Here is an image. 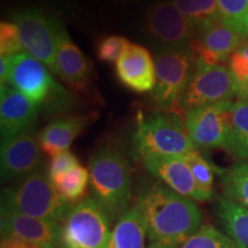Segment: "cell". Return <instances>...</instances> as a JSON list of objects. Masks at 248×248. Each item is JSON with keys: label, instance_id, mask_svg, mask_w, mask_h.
<instances>
[{"label": "cell", "instance_id": "27", "mask_svg": "<svg viewBox=\"0 0 248 248\" xmlns=\"http://www.w3.org/2000/svg\"><path fill=\"white\" fill-rule=\"evenodd\" d=\"M224 22L248 37V0H216Z\"/></svg>", "mask_w": 248, "mask_h": 248}, {"label": "cell", "instance_id": "29", "mask_svg": "<svg viewBox=\"0 0 248 248\" xmlns=\"http://www.w3.org/2000/svg\"><path fill=\"white\" fill-rule=\"evenodd\" d=\"M229 69L237 83V99H248V40L229 59Z\"/></svg>", "mask_w": 248, "mask_h": 248}, {"label": "cell", "instance_id": "28", "mask_svg": "<svg viewBox=\"0 0 248 248\" xmlns=\"http://www.w3.org/2000/svg\"><path fill=\"white\" fill-rule=\"evenodd\" d=\"M181 248H235L228 234L210 224H204L183 244Z\"/></svg>", "mask_w": 248, "mask_h": 248}, {"label": "cell", "instance_id": "30", "mask_svg": "<svg viewBox=\"0 0 248 248\" xmlns=\"http://www.w3.org/2000/svg\"><path fill=\"white\" fill-rule=\"evenodd\" d=\"M131 44L125 37L111 35L101 38L97 43V58L106 63H116L128 46Z\"/></svg>", "mask_w": 248, "mask_h": 248}, {"label": "cell", "instance_id": "1", "mask_svg": "<svg viewBox=\"0 0 248 248\" xmlns=\"http://www.w3.org/2000/svg\"><path fill=\"white\" fill-rule=\"evenodd\" d=\"M146 222V248H181L200 229L202 213L194 200L152 183L136 201Z\"/></svg>", "mask_w": 248, "mask_h": 248}, {"label": "cell", "instance_id": "7", "mask_svg": "<svg viewBox=\"0 0 248 248\" xmlns=\"http://www.w3.org/2000/svg\"><path fill=\"white\" fill-rule=\"evenodd\" d=\"M110 217L93 198L74 204L62 223L61 248H106L111 231Z\"/></svg>", "mask_w": 248, "mask_h": 248}, {"label": "cell", "instance_id": "15", "mask_svg": "<svg viewBox=\"0 0 248 248\" xmlns=\"http://www.w3.org/2000/svg\"><path fill=\"white\" fill-rule=\"evenodd\" d=\"M145 169L172 191L195 201H203L190 166L184 156L150 155L141 159Z\"/></svg>", "mask_w": 248, "mask_h": 248}, {"label": "cell", "instance_id": "10", "mask_svg": "<svg viewBox=\"0 0 248 248\" xmlns=\"http://www.w3.org/2000/svg\"><path fill=\"white\" fill-rule=\"evenodd\" d=\"M145 35L159 49L187 46L194 39L197 29L172 1L155 2L144 17Z\"/></svg>", "mask_w": 248, "mask_h": 248}, {"label": "cell", "instance_id": "26", "mask_svg": "<svg viewBox=\"0 0 248 248\" xmlns=\"http://www.w3.org/2000/svg\"><path fill=\"white\" fill-rule=\"evenodd\" d=\"M184 157L190 166L194 181L202 195L203 201L212 199L214 195V172H215L213 164H210L204 159L199 153V151L192 152V153L185 155Z\"/></svg>", "mask_w": 248, "mask_h": 248}, {"label": "cell", "instance_id": "19", "mask_svg": "<svg viewBox=\"0 0 248 248\" xmlns=\"http://www.w3.org/2000/svg\"><path fill=\"white\" fill-rule=\"evenodd\" d=\"M97 119L98 113L92 111L85 115L60 117L49 122L38 133L43 153L52 157L68 151L73 141Z\"/></svg>", "mask_w": 248, "mask_h": 248}, {"label": "cell", "instance_id": "6", "mask_svg": "<svg viewBox=\"0 0 248 248\" xmlns=\"http://www.w3.org/2000/svg\"><path fill=\"white\" fill-rule=\"evenodd\" d=\"M154 61L156 83L152 91V101L159 110L178 113L195 61L192 46L157 49Z\"/></svg>", "mask_w": 248, "mask_h": 248}, {"label": "cell", "instance_id": "21", "mask_svg": "<svg viewBox=\"0 0 248 248\" xmlns=\"http://www.w3.org/2000/svg\"><path fill=\"white\" fill-rule=\"evenodd\" d=\"M146 222L137 202L116 221L106 248H146Z\"/></svg>", "mask_w": 248, "mask_h": 248}, {"label": "cell", "instance_id": "18", "mask_svg": "<svg viewBox=\"0 0 248 248\" xmlns=\"http://www.w3.org/2000/svg\"><path fill=\"white\" fill-rule=\"evenodd\" d=\"M57 43V76L77 91L86 90L92 80L91 61L73 42L62 24L59 27Z\"/></svg>", "mask_w": 248, "mask_h": 248}, {"label": "cell", "instance_id": "31", "mask_svg": "<svg viewBox=\"0 0 248 248\" xmlns=\"http://www.w3.org/2000/svg\"><path fill=\"white\" fill-rule=\"evenodd\" d=\"M24 48L16 24L9 21L0 23V54L1 57L23 53Z\"/></svg>", "mask_w": 248, "mask_h": 248}, {"label": "cell", "instance_id": "4", "mask_svg": "<svg viewBox=\"0 0 248 248\" xmlns=\"http://www.w3.org/2000/svg\"><path fill=\"white\" fill-rule=\"evenodd\" d=\"M73 206L59 193L48 173L43 170L2 191L1 208L61 224Z\"/></svg>", "mask_w": 248, "mask_h": 248}, {"label": "cell", "instance_id": "17", "mask_svg": "<svg viewBox=\"0 0 248 248\" xmlns=\"http://www.w3.org/2000/svg\"><path fill=\"white\" fill-rule=\"evenodd\" d=\"M38 105L27 95L12 88L1 84L0 89V132L1 139L33 129L39 111Z\"/></svg>", "mask_w": 248, "mask_h": 248}, {"label": "cell", "instance_id": "5", "mask_svg": "<svg viewBox=\"0 0 248 248\" xmlns=\"http://www.w3.org/2000/svg\"><path fill=\"white\" fill-rule=\"evenodd\" d=\"M6 84L27 95L40 109L61 111L69 106V93L53 78L48 68L24 52L8 57Z\"/></svg>", "mask_w": 248, "mask_h": 248}, {"label": "cell", "instance_id": "23", "mask_svg": "<svg viewBox=\"0 0 248 248\" xmlns=\"http://www.w3.org/2000/svg\"><path fill=\"white\" fill-rule=\"evenodd\" d=\"M218 175L225 197L248 209V160L239 161L228 168L213 164Z\"/></svg>", "mask_w": 248, "mask_h": 248}, {"label": "cell", "instance_id": "8", "mask_svg": "<svg viewBox=\"0 0 248 248\" xmlns=\"http://www.w3.org/2000/svg\"><path fill=\"white\" fill-rule=\"evenodd\" d=\"M238 86L231 71L223 64H208L195 58L190 78L183 93L179 109L233 101Z\"/></svg>", "mask_w": 248, "mask_h": 248}, {"label": "cell", "instance_id": "34", "mask_svg": "<svg viewBox=\"0 0 248 248\" xmlns=\"http://www.w3.org/2000/svg\"><path fill=\"white\" fill-rule=\"evenodd\" d=\"M121 1H123V2H135V1H138V0H121Z\"/></svg>", "mask_w": 248, "mask_h": 248}, {"label": "cell", "instance_id": "9", "mask_svg": "<svg viewBox=\"0 0 248 248\" xmlns=\"http://www.w3.org/2000/svg\"><path fill=\"white\" fill-rule=\"evenodd\" d=\"M24 51L57 75V44L60 22L40 8L28 7L13 14Z\"/></svg>", "mask_w": 248, "mask_h": 248}, {"label": "cell", "instance_id": "24", "mask_svg": "<svg viewBox=\"0 0 248 248\" xmlns=\"http://www.w3.org/2000/svg\"><path fill=\"white\" fill-rule=\"evenodd\" d=\"M59 193L68 202L77 203L85 199L86 191L90 184V171L83 166H77L70 171L51 179Z\"/></svg>", "mask_w": 248, "mask_h": 248}, {"label": "cell", "instance_id": "11", "mask_svg": "<svg viewBox=\"0 0 248 248\" xmlns=\"http://www.w3.org/2000/svg\"><path fill=\"white\" fill-rule=\"evenodd\" d=\"M43 166V151L33 129L1 139L0 167L2 181H21Z\"/></svg>", "mask_w": 248, "mask_h": 248}, {"label": "cell", "instance_id": "16", "mask_svg": "<svg viewBox=\"0 0 248 248\" xmlns=\"http://www.w3.org/2000/svg\"><path fill=\"white\" fill-rule=\"evenodd\" d=\"M115 73L121 84L136 93L152 92L155 88V61L141 45L128 46L116 62Z\"/></svg>", "mask_w": 248, "mask_h": 248}, {"label": "cell", "instance_id": "33", "mask_svg": "<svg viewBox=\"0 0 248 248\" xmlns=\"http://www.w3.org/2000/svg\"><path fill=\"white\" fill-rule=\"evenodd\" d=\"M0 248H40L35 244H31L29 241L17 239V238H2L1 246Z\"/></svg>", "mask_w": 248, "mask_h": 248}, {"label": "cell", "instance_id": "32", "mask_svg": "<svg viewBox=\"0 0 248 248\" xmlns=\"http://www.w3.org/2000/svg\"><path fill=\"white\" fill-rule=\"evenodd\" d=\"M77 166H79V161L73 152L66 151L54 155L51 157V162H49L48 167L49 178L53 179L59 177V176L70 171Z\"/></svg>", "mask_w": 248, "mask_h": 248}, {"label": "cell", "instance_id": "14", "mask_svg": "<svg viewBox=\"0 0 248 248\" xmlns=\"http://www.w3.org/2000/svg\"><path fill=\"white\" fill-rule=\"evenodd\" d=\"M2 238H17L40 248H60L62 224L1 208Z\"/></svg>", "mask_w": 248, "mask_h": 248}, {"label": "cell", "instance_id": "25", "mask_svg": "<svg viewBox=\"0 0 248 248\" xmlns=\"http://www.w3.org/2000/svg\"><path fill=\"white\" fill-rule=\"evenodd\" d=\"M197 31L221 18L216 0H172Z\"/></svg>", "mask_w": 248, "mask_h": 248}, {"label": "cell", "instance_id": "2", "mask_svg": "<svg viewBox=\"0 0 248 248\" xmlns=\"http://www.w3.org/2000/svg\"><path fill=\"white\" fill-rule=\"evenodd\" d=\"M89 171L93 199L110 219L117 221L132 206V178L128 160L115 147L100 148L92 155Z\"/></svg>", "mask_w": 248, "mask_h": 248}, {"label": "cell", "instance_id": "3", "mask_svg": "<svg viewBox=\"0 0 248 248\" xmlns=\"http://www.w3.org/2000/svg\"><path fill=\"white\" fill-rule=\"evenodd\" d=\"M132 148L139 160L150 155L185 156L198 151L188 137L184 119L167 110L138 114Z\"/></svg>", "mask_w": 248, "mask_h": 248}, {"label": "cell", "instance_id": "20", "mask_svg": "<svg viewBox=\"0 0 248 248\" xmlns=\"http://www.w3.org/2000/svg\"><path fill=\"white\" fill-rule=\"evenodd\" d=\"M226 140L223 150L234 159L248 160V99L225 102Z\"/></svg>", "mask_w": 248, "mask_h": 248}, {"label": "cell", "instance_id": "22", "mask_svg": "<svg viewBox=\"0 0 248 248\" xmlns=\"http://www.w3.org/2000/svg\"><path fill=\"white\" fill-rule=\"evenodd\" d=\"M216 214L235 248H248V209L229 198H219Z\"/></svg>", "mask_w": 248, "mask_h": 248}, {"label": "cell", "instance_id": "13", "mask_svg": "<svg viewBox=\"0 0 248 248\" xmlns=\"http://www.w3.org/2000/svg\"><path fill=\"white\" fill-rule=\"evenodd\" d=\"M245 39L246 37L219 18L198 30L191 46L197 59L208 64H219L229 60Z\"/></svg>", "mask_w": 248, "mask_h": 248}, {"label": "cell", "instance_id": "12", "mask_svg": "<svg viewBox=\"0 0 248 248\" xmlns=\"http://www.w3.org/2000/svg\"><path fill=\"white\" fill-rule=\"evenodd\" d=\"M224 107L225 102H221L184 111L186 131L198 151L224 148L226 140Z\"/></svg>", "mask_w": 248, "mask_h": 248}]
</instances>
